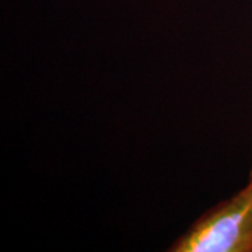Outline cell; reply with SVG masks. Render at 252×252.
Masks as SVG:
<instances>
[{"label":"cell","mask_w":252,"mask_h":252,"mask_svg":"<svg viewBox=\"0 0 252 252\" xmlns=\"http://www.w3.org/2000/svg\"><path fill=\"white\" fill-rule=\"evenodd\" d=\"M250 184H252V165H251V171H250V180H248Z\"/></svg>","instance_id":"2"},{"label":"cell","mask_w":252,"mask_h":252,"mask_svg":"<svg viewBox=\"0 0 252 252\" xmlns=\"http://www.w3.org/2000/svg\"><path fill=\"white\" fill-rule=\"evenodd\" d=\"M168 252H252V184L210 207Z\"/></svg>","instance_id":"1"}]
</instances>
